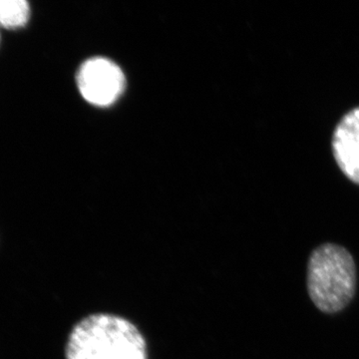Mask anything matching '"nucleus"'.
Instances as JSON below:
<instances>
[{"instance_id":"nucleus-1","label":"nucleus","mask_w":359,"mask_h":359,"mask_svg":"<svg viewBox=\"0 0 359 359\" xmlns=\"http://www.w3.org/2000/svg\"><path fill=\"white\" fill-rule=\"evenodd\" d=\"M66 358L148 359L147 346L129 320L114 314H92L71 332Z\"/></svg>"},{"instance_id":"nucleus-2","label":"nucleus","mask_w":359,"mask_h":359,"mask_svg":"<svg viewBox=\"0 0 359 359\" xmlns=\"http://www.w3.org/2000/svg\"><path fill=\"white\" fill-rule=\"evenodd\" d=\"M358 285L356 266L342 245H320L311 252L306 285L309 299L321 313H339L353 301Z\"/></svg>"},{"instance_id":"nucleus-5","label":"nucleus","mask_w":359,"mask_h":359,"mask_svg":"<svg viewBox=\"0 0 359 359\" xmlns=\"http://www.w3.org/2000/svg\"><path fill=\"white\" fill-rule=\"evenodd\" d=\"M30 18V6L26 0H0V26L8 29L21 27Z\"/></svg>"},{"instance_id":"nucleus-4","label":"nucleus","mask_w":359,"mask_h":359,"mask_svg":"<svg viewBox=\"0 0 359 359\" xmlns=\"http://www.w3.org/2000/svg\"><path fill=\"white\" fill-rule=\"evenodd\" d=\"M332 152L344 176L359 185V107L347 112L337 124Z\"/></svg>"},{"instance_id":"nucleus-3","label":"nucleus","mask_w":359,"mask_h":359,"mask_svg":"<svg viewBox=\"0 0 359 359\" xmlns=\"http://www.w3.org/2000/svg\"><path fill=\"white\" fill-rule=\"evenodd\" d=\"M77 85L85 100L97 106L115 102L125 88V77L119 66L106 58H91L77 73Z\"/></svg>"}]
</instances>
